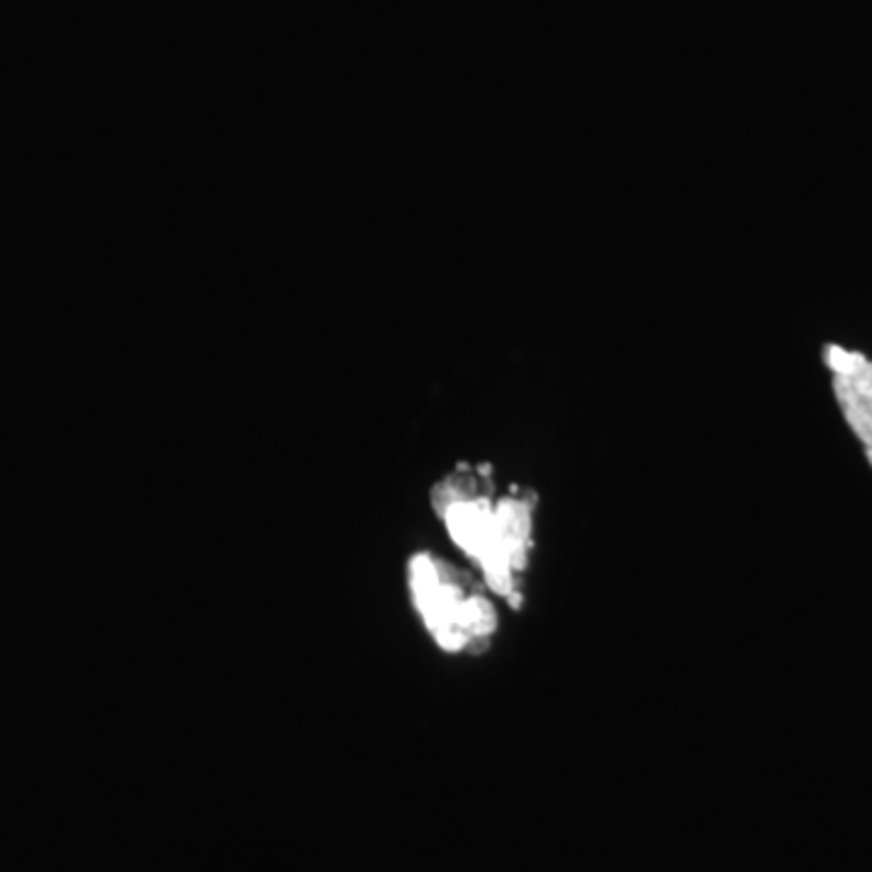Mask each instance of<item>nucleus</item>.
<instances>
[{
	"label": "nucleus",
	"instance_id": "nucleus-3",
	"mask_svg": "<svg viewBox=\"0 0 872 872\" xmlns=\"http://www.w3.org/2000/svg\"><path fill=\"white\" fill-rule=\"evenodd\" d=\"M824 362L834 376L831 386L836 403L872 463V362L839 344L824 349Z\"/></svg>",
	"mask_w": 872,
	"mask_h": 872
},
{
	"label": "nucleus",
	"instance_id": "nucleus-2",
	"mask_svg": "<svg viewBox=\"0 0 872 872\" xmlns=\"http://www.w3.org/2000/svg\"><path fill=\"white\" fill-rule=\"evenodd\" d=\"M405 569L412 609L441 653L478 657L490 649L499 613L483 579L432 551L412 553Z\"/></svg>",
	"mask_w": 872,
	"mask_h": 872
},
{
	"label": "nucleus",
	"instance_id": "nucleus-1",
	"mask_svg": "<svg viewBox=\"0 0 872 872\" xmlns=\"http://www.w3.org/2000/svg\"><path fill=\"white\" fill-rule=\"evenodd\" d=\"M453 545L480 569L490 594L521 609L539 497L514 485L499 495L490 465H458L429 492Z\"/></svg>",
	"mask_w": 872,
	"mask_h": 872
}]
</instances>
